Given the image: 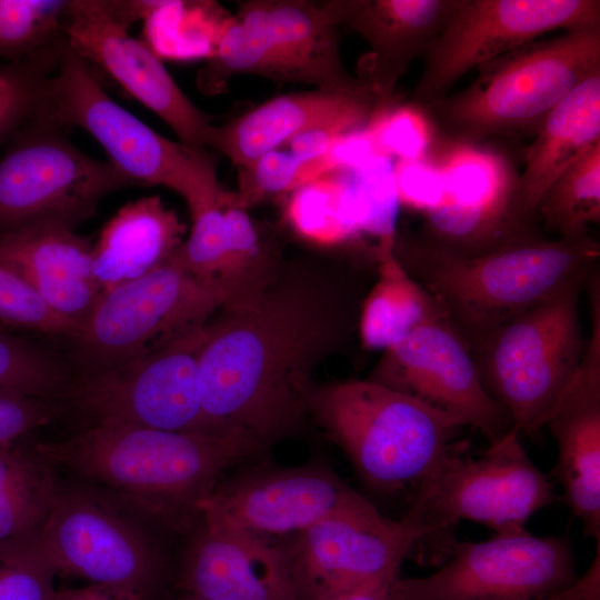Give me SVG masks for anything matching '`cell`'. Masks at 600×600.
<instances>
[{
    "label": "cell",
    "mask_w": 600,
    "mask_h": 600,
    "mask_svg": "<svg viewBox=\"0 0 600 600\" xmlns=\"http://www.w3.org/2000/svg\"><path fill=\"white\" fill-rule=\"evenodd\" d=\"M41 527L0 540V600H53L58 570Z\"/></svg>",
    "instance_id": "obj_35"
},
{
    "label": "cell",
    "mask_w": 600,
    "mask_h": 600,
    "mask_svg": "<svg viewBox=\"0 0 600 600\" xmlns=\"http://www.w3.org/2000/svg\"><path fill=\"white\" fill-rule=\"evenodd\" d=\"M224 192L218 202L191 216L192 227L189 237L169 258L187 272L207 282L219 283L224 259Z\"/></svg>",
    "instance_id": "obj_40"
},
{
    "label": "cell",
    "mask_w": 600,
    "mask_h": 600,
    "mask_svg": "<svg viewBox=\"0 0 600 600\" xmlns=\"http://www.w3.org/2000/svg\"><path fill=\"white\" fill-rule=\"evenodd\" d=\"M92 248L72 228L39 222L0 236V264L81 328L103 293L92 270Z\"/></svg>",
    "instance_id": "obj_25"
},
{
    "label": "cell",
    "mask_w": 600,
    "mask_h": 600,
    "mask_svg": "<svg viewBox=\"0 0 600 600\" xmlns=\"http://www.w3.org/2000/svg\"><path fill=\"white\" fill-rule=\"evenodd\" d=\"M279 544L298 599L322 600L401 566L418 539L374 507L328 517Z\"/></svg>",
    "instance_id": "obj_20"
},
{
    "label": "cell",
    "mask_w": 600,
    "mask_h": 600,
    "mask_svg": "<svg viewBox=\"0 0 600 600\" xmlns=\"http://www.w3.org/2000/svg\"><path fill=\"white\" fill-rule=\"evenodd\" d=\"M349 281L321 263H281L262 290L211 317L198 368L203 410L216 427L264 449L303 431L318 367L358 330Z\"/></svg>",
    "instance_id": "obj_1"
},
{
    "label": "cell",
    "mask_w": 600,
    "mask_h": 600,
    "mask_svg": "<svg viewBox=\"0 0 600 600\" xmlns=\"http://www.w3.org/2000/svg\"><path fill=\"white\" fill-rule=\"evenodd\" d=\"M478 69L466 89L428 107L449 138L480 143L536 131L576 87L600 71V27L534 40Z\"/></svg>",
    "instance_id": "obj_5"
},
{
    "label": "cell",
    "mask_w": 600,
    "mask_h": 600,
    "mask_svg": "<svg viewBox=\"0 0 600 600\" xmlns=\"http://www.w3.org/2000/svg\"><path fill=\"white\" fill-rule=\"evenodd\" d=\"M242 169L240 191L236 193L240 206L248 209L263 199L293 192L301 186L330 172L324 158L302 163L288 150L270 151Z\"/></svg>",
    "instance_id": "obj_38"
},
{
    "label": "cell",
    "mask_w": 600,
    "mask_h": 600,
    "mask_svg": "<svg viewBox=\"0 0 600 600\" xmlns=\"http://www.w3.org/2000/svg\"><path fill=\"white\" fill-rule=\"evenodd\" d=\"M457 0H341L324 2L338 26L369 44L360 76L382 106L408 67L424 56L449 20Z\"/></svg>",
    "instance_id": "obj_24"
},
{
    "label": "cell",
    "mask_w": 600,
    "mask_h": 600,
    "mask_svg": "<svg viewBox=\"0 0 600 600\" xmlns=\"http://www.w3.org/2000/svg\"><path fill=\"white\" fill-rule=\"evenodd\" d=\"M53 400L0 394V446L24 439L58 412Z\"/></svg>",
    "instance_id": "obj_43"
},
{
    "label": "cell",
    "mask_w": 600,
    "mask_h": 600,
    "mask_svg": "<svg viewBox=\"0 0 600 600\" xmlns=\"http://www.w3.org/2000/svg\"><path fill=\"white\" fill-rule=\"evenodd\" d=\"M367 129L379 154L399 160L426 159L436 142L432 121L418 104L380 107Z\"/></svg>",
    "instance_id": "obj_39"
},
{
    "label": "cell",
    "mask_w": 600,
    "mask_h": 600,
    "mask_svg": "<svg viewBox=\"0 0 600 600\" xmlns=\"http://www.w3.org/2000/svg\"><path fill=\"white\" fill-rule=\"evenodd\" d=\"M428 159L438 168L443 193L424 213L429 242L473 254L531 236L518 208V173L498 149L447 139Z\"/></svg>",
    "instance_id": "obj_16"
},
{
    "label": "cell",
    "mask_w": 600,
    "mask_h": 600,
    "mask_svg": "<svg viewBox=\"0 0 600 600\" xmlns=\"http://www.w3.org/2000/svg\"><path fill=\"white\" fill-rule=\"evenodd\" d=\"M176 600H210V599H206V598H202V597H198V596H194V594H191V593L180 591V593H179V596L177 597Z\"/></svg>",
    "instance_id": "obj_48"
},
{
    "label": "cell",
    "mask_w": 600,
    "mask_h": 600,
    "mask_svg": "<svg viewBox=\"0 0 600 600\" xmlns=\"http://www.w3.org/2000/svg\"><path fill=\"white\" fill-rule=\"evenodd\" d=\"M54 468L36 443L0 446V540L44 523L60 488Z\"/></svg>",
    "instance_id": "obj_29"
},
{
    "label": "cell",
    "mask_w": 600,
    "mask_h": 600,
    "mask_svg": "<svg viewBox=\"0 0 600 600\" xmlns=\"http://www.w3.org/2000/svg\"><path fill=\"white\" fill-rule=\"evenodd\" d=\"M101 0L69 1L63 34L68 47L112 77L163 120L180 142L206 149L214 124L180 89L160 57L134 37Z\"/></svg>",
    "instance_id": "obj_19"
},
{
    "label": "cell",
    "mask_w": 600,
    "mask_h": 600,
    "mask_svg": "<svg viewBox=\"0 0 600 600\" xmlns=\"http://www.w3.org/2000/svg\"><path fill=\"white\" fill-rule=\"evenodd\" d=\"M53 600H142L140 597L114 587L92 583L78 589L56 590Z\"/></svg>",
    "instance_id": "obj_47"
},
{
    "label": "cell",
    "mask_w": 600,
    "mask_h": 600,
    "mask_svg": "<svg viewBox=\"0 0 600 600\" xmlns=\"http://www.w3.org/2000/svg\"><path fill=\"white\" fill-rule=\"evenodd\" d=\"M69 0H0V57L24 59L63 38Z\"/></svg>",
    "instance_id": "obj_34"
},
{
    "label": "cell",
    "mask_w": 600,
    "mask_h": 600,
    "mask_svg": "<svg viewBox=\"0 0 600 600\" xmlns=\"http://www.w3.org/2000/svg\"><path fill=\"white\" fill-rule=\"evenodd\" d=\"M574 283L507 321L471 352L481 381L520 432L543 428L571 384L587 340Z\"/></svg>",
    "instance_id": "obj_7"
},
{
    "label": "cell",
    "mask_w": 600,
    "mask_h": 600,
    "mask_svg": "<svg viewBox=\"0 0 600 600\" xmlns=\"http://www.w3.org/2000/svg\"><path fill=\"white\" fill-rule=\"evenodd\" d=\"M579 579L570 542L527 529L457 542L450 558L424 577L392 582L388 600H538Z\"/></svg>",
    "instance_id": "obj_13"
},
{
    "label": "cell",
    "mask_w": 600,
    "mask_h": 600,
    "mask_svg": "<svg viewBox=\"0 0 600 600\" xmlns=\"http://www.w3.org/2000/svg\"><path fill=\"white\" fill-rule=\"evenodd\" d=\"M360 232L377 240L374 253L393 249L399 200L390 159L377 154L351 171Z\"/></svg>",
    "instance_id": "obj_37"
},
{
    "label": "cell",
    "mask_w": 600,
    "mask_h": 600,
    "mask_svg": "<svg viewBox=\"0 0 600 600\" xmlns=\"http://www.w3.org/2000/svg\"><path fill=\"white\" fill-rule=\"evenodd\" d=\"M338 28L326 3L246 2L222 29L213 56L198 73V88L217 93L237 73L323 90L359 87L364 82L342 63Z\"/></svg>",
    "instance_id": "obj_8"
},
{
    "label": "cell",
    "mask_w": 600,
    "mask_h": 600,
    "mask_svg": "<svg viewBox=\"0 0 600 600\" xmlns=\"http://www.w3.org/2000/svg\"><path fill=\"white\" fill-rule=\"evenodd\" d=\"M600 27L599 0H457L413 92L427 107L471 69L554 30Z\"/></svg>",
    "instance_id": "obj_15"
},
{
    "label": "cell",
    "mask_w": 600,
    "mask_h": 600,
    "mask_svg": "<svg viewBox=\"0 0 600 600\" xmlns=\"http://www.w3.org/2000/svg\"><path fill=\"white\" fill-rule=\"evenodd\" d=\"M64 40L24 59L0 62V141L39 114Z\"/></svg>",
    "instance_id": "obj_33"
},
{
    "label": "cell",
    "mask_w": 600,
    "mask_h": 600,
    "mask_svg": "<svg viewBox=\"0 0 600 600\" xmlns=\"http://www.w3.org/2000/svg\"><path fill=\"white\" fill-rule=\"evenodd\" d=\"M376 259L378 280L360 306L358 332L364 348L384 351L444 310L407 271L394 248L377 252Z\"/></svg>",
    "instance_id": "obj_28"
},
{
    "label": "cell",
    "mask_w": 600,
    "mask_h": 600,
    "mask_svg": "<svg viewBox=\"0 0 600 600\" xmlns=\"http://www.w3.org/2000/svg\"><path fill=\"white\" fill-rule=\"evenodd\" d=\"M380 107L379 98L366 82L352 89L283 94L223 126H213L208 147L246 168L303 131L330 124L362 129Z\"/></svg>",
    "instance_id": "obj_23"
},
{
    "label": "cell",
    "mask_w": 600,
    "mask_h": 600,
    "mask_svg": "<svg viewBox=\"0 0 600 600\" xmlns=\"http://www.w3.org/2000/svg\"><path fill=\"white\" fill-rule=\"evenodd\" d=\"M178 588L210 600H299L284 551L238 528L200 519Z\"/></svg>",
    "instance_id": "obj_22"
},
{
    "label": "cell",
    "mask_w": 600,
    "mask_h": 600,
    "mask_svg": "<svg viewBox=\"0 0 600 600\" xmlns=\"http://www.w3.org/2000/svg\"><path fill=\"white\" fill-rule=\"evenodd\" d=\"M153 528L139 509L87 481L60 486L41 537L58 572L149 600L164 570Z\"/></svg>",
    "instance_id": "obj_11"
},
{
    "label": "cell",
    "mask_w": 600,
    "mask_h": 600,
    "mask_svg": "<svg viewBox=\"0 0 600 600\" xmlns=\"http://www.w3.org/2000/svg\"><path fill=\"white\" fill-rule=\"evenodd\" d=\"M512 427L479 454L457 441L412 493L400 519L418 543L461 521L484 524L496 533L526 529V522L558 499L554 486L529 458Z\"/></svg>",
    "instance_id": "obj_9"
},
{
    "label": "cell",
    "mask_w": 600,
    "mask_h": 600,
    "mask_svg": "<svg viewBox=\"0 0 600 600\" xmlns=\"http://www.w3.org/2000/svg\"><path fill=\"white\" fill-rule=\"evenodd\" d=\"M407 271L440 303L472 351L491 332L598 270L600 246L590 236L531 234L481 253L424 241L394 244Z\"/></svg>",
    "instance_id": "obj_3"
},
{
    "label": "cell",
    "mask_w": 600,
    "mask_h": 600,
    "mask_svg": "<svg viewBox=\"0 0 600 600\" xmlns=\"http://www.w3.org/2000/svg\"><path fill=\"white\" fill-rule=\"evenodd\" d=\"M37 118L60 129L86 130L134 186H163L178 192L191 216L218 202L224 191L206 149L161 136L118 104L66 40Z\"/></svg>",
    "instance_id": "obj_6"
},
{
    "label": "cell",
    "mask_w": 600,
    "mask_h": 600,
    "mask_svg": "<svg viewBox=\"0 0 600 600\" xmlns=\"http://www.w3.org/2000/svg\"><path fill=\"white\" fill-rule=\"evenodd\" d=\"M0 321L70 338L80 327L52 310L20 277L0 264Z\"/></svg>",
    "instance_id": "obj_41"
},
{
    "label": "cell",
    "mask_w": 600,
    "mask_h": 600,
    "mask_svg": "<svg viewBox=\"0 0 600 600\" xmlns=\"http://www.w3.org/2000/svg\"><path fill=\"white\" fill-rule=\"evenodd\" d=\"M64 467L149 517L159 528L189 531L228 468L264 448L241 431L178 432L117 420L93 423L68 439L36 443Z\"/></svg>",
    "instance_id": "obj_2"
},
{
    "label": "cell",
    "mask_w": 600,
    "mask_h": 600,
    "mask_svg": "<svg viewBox=\"0 0 600 600\" xmlns=\"http://www.w3.org/2000/svg\"><path fill=\"white\" fill-rule=\"evenodd\" d=\"M227 290L168 259L103 292L71 337L80 376L140 359L201 329L228 301Z\"/></svg>",
    "instance_id": "obj_10"
},
{
    "label": "cell",
    "mask_w": 600,
    "mask_h": 600,
    "mask_svg": "<svg viewBox=\"0 0 600 600\" xmlns=\"http://www.w3.org/2000/svg\"><path fill=\"white\" fill-rule=\"evenodd\" d=\"M374 508L326 463L256 466L219 481L201 518L280 543L319 521Z\"/></svg>",
    "instance_id": "obj_17"
},
{
    "label": "cell",
    "mask_w": 600,
    "mask_h": 600,
    "mask_svg": "<svg viewBox=\"0 0 600 600\" xmlns=\"http://www.w3.org/2000/svg\"><path fill=\"white\" fill-rule=\"evenodd\" d=\"M204 326L140 359L79 376L62 399L94 423L117 420L168 431L227 432L210 421L202 406L198 351Z\"/></svg>",
    "instance_id": "obj_14"
},
{
    "label": "cell",
    "mask_w": 600,
    "mask_h": 600,
    "mask_svg": "<svg viewBox=\"0 0 600 600\" xmlns=\"http://www.w3.org/2000/svg\"><path fill=\"white\" fill-rule=\"evenodd\" d=\"M186 231L187 226L159 196L121 207L92 248V270L102 292L164 263L183 242Z\"/></svg>",
    "instance_id": "obj_27"
},
{
    "label": "cell",
    "mask_w": 600,
    "mask_h": 600,
    "mask_svg": "<svg viewBox=\"0 0 600 600\" xmlns=\"http://www.w3.org/2000/svg\"><path fill=\"white\" fill-rule=\"evenodd\" d=\"M392 174L399 203L426 213L440 202L443 181L428 158L398 160Z\"/></svg>",
    "instance_id": "obj_42"
},
{
    "label": "cell",
    "mask_w": 600,
    "mask_h": 600,
    "mask_svg": "<svg viewBox=\"0 0 600 600\" xmlns=\"http://www.w3.org/2000/svg\"><path fill=\"white\" fill-rule=\"evenodd\" d=\"M69 383L47 352L0 330V394L62 399Z\"/></svg>",
    "instance_id": "obj_36"
},
{
    "label": "cell",
    "mask_w": 600,
    "mask_h": 600,
    "mask_svg": "<svg viewBox=\"0 0 600 600\" xmlns=\"http://www.w3.org/2000/svg\"><path fill=\"white\" fill-rule=\"evenodd\" d=\"M400 569L401 566H396L357 588L322 600H388L390 587L399 577Z\"/></svg>",
    "instance_id": "obj_46"
},
{
    "label": "cell",
    "mask_w": 600,
    "mask_h": 600,
    "mask_svg": "<svg viewBox=\"0 0 600 600\" xmlns=\"http://www.w3.org/2000/svg\"><path fill=\"white\" fill-rule=\"evenodd\" d=\"M291 228L318 246H336L359 234L351 171L333 170L291 192L287 206Z\"/></svg>",
    "instance_id": "obj_30"
},
{
    "label": "cell",
    "mask_w": 600,
    "mask_h": 600,
    "mask_svg": "<svg viewBox=\"0 0 600 600\" xmlns=\"http://www.w3.org/2000/svg\"><path fill=\"white\" fill-rule=\"evenodd\" d=\"M600 143V71L576 87L541 122L518 176V208L530 224L552 182Z\"/></svg>",
    "instance_id": "obj_26"
},
{
    "label": "cell",
    "mask_w": 600,
    "mask_h": 600,
    "mask_svg": "<svg viewBox=\"0 0 600 600\" xmlns=\"http://www.w3.org/2000/svg\"><path fill=\"white\" fill-rule=\"evenodd\" d=\"M562 239L587 236L600 222V143L570 166L541 197L536 217Z\"/></svg>",
    "instance_id": "obj_31"
},
{
    "label": "cell",
    "mask_w": 600,
    "mask_h": 600,
    "mask_svg": "<svg viewBox=\"0 0 600 600\" xmlns=\"http://www.w3.org/2000/svg\"><path fill=\"white\" fill-rule=\"evenodd\" d=\"M591 330L580 367L547 427L558 458L553 474L562 500L587 537L600 541V282L588 280Z\"/></svg>",
    "instance_id": "obj_21"
},
{
    "label": "cell",
    "mask_w": 600,
    "mask_h": 600,
    "mask_svg": "<svg viewBox=\"0 0 600 600\" xmlns=\"http://www.w3.org/2000/svg\"><path fill=\"white\" fill-rule=\"evenodd\" d=\"M368 379L477 429L489 444L513 427L506 410L486 390L468 343L446 312L386 349Z\"/></svg>",
    "instance_id": "obj_18"
},
{
    "label": "cell",
    "mask_w": 600,
    "mask_h": 600,
    "mask_svg": "<svg viewBox=\"0 0 600 600\" xmlns=\"http://www.w3.org/2000/svg\"><path fill=\"white\" fill-rule=\"evenodd\" d=\"M309 416L348 457L371 490L418 486L456 444V418L369 379L316 386Z\"/></svg>",
    "instance_id": "obj_4"
},
{
    "label": "cell",
    "mask_w": 600,
    "mask_h": 600,
    "mask_svg": "<svg viewBox=\"0 0 600 600\" xmlns=\"http://www.w3.org/2000/svg\"><path fill=\"white\" fill-rule=\"evenodd\" d=\"M351 131L354 130L344 124L317 127L299 133L286 146L298 161L313 162L322 159L339 137Z\"/></svg>",
    "instance_id": "obj_44"
},
{
    "label": "cell",
    "mask_w": 600,
    "mask_h": 600,
    "mask_svg": "<svg viewBox=\"0 0 600 600\" xmlns=\"http://www.w3.org/2000/svg\"><path fill=\"white\" fill-rule=\"evenodd\" d=\"M538 600H600V542L592 563L574 584Z\"/></svg>",
    "instance_id": "obj_45"
},
{
    "label": "cell",
    "mask_w": 600,
    "mask_h": 600,
    "mask_svg": "<svg viewBox=\"0 0 600 600\" xmlns=\"http://www.w3.org/2000/svg\"><path fill=\"white\" fill-rule=\"evenodd\" d=\"M22 129L0 159V236L39 222L74 229L107 194L134 186L52 123L34 118Z\"/></svg>",
    "instance_id": "obj_12"
},
{
    "label": "cell",
    "mask_w": 600,
    "mask_h": 600,
    "mask_svg": "<svg viewBox=\"0 0 600 600\" xmlns=\"http://www.w3.org/2000/svg\"><path fill=\"white\" fill-rule=\"evenodd\" d=\"M226 251L218 282L229 293L228 301L251 297L274 277L281 263L264 249L256 226L236 193L224 192ZM227 301V302H228Z\"/></svg>",
    "instance_id": "obj_32"
}]
</instances>
